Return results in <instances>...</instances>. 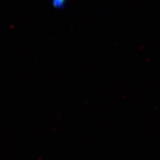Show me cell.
I'll return each instance as SVG.
<instances>
[{
    "instance_id": "cell-1",
    "label": "cell",
    "mask_w": 160,
    "mask_h": 160,
    "mask_svg": "<svg viewBox=\"0 0 160 160\" xmlns=\"http://www.w3.org/2000/svg\"><path fill=\"white\" fill-rule=\"evenodd\" d=\"M52 5L55 8L59 9H62L63 7L66 5V1L67 0H52Z\"/></svg>"
}]
</instances>
